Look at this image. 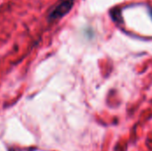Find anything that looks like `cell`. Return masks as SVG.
Listing matches in <instances>:
<instances>
[{"label": "cell", "mask_w": 152, "mask_h": 151, "mask_svg": "<svg viewBox=\"0 0 152 151\" xmlns=\"http://www.w3.org/2000/svg\"><path fill=\"white\" fill-rule=\"evenodd\" d=\"M75 0H59L57 4L49 11L47 19L49 21H54L61 19L69 12L74 5Z\"/></svg>", "instance_id": "6da1fadb"}, {"label": "cell", "mask_w": 152, "mask_h": 151, "mask_svg": "<svg viewBox=\"0 0 152 151\" xmlns=\"http://www.w3.org/2000/svg\"><path fill=\"white\" fill-rule=\"evenodd\" d=\"M151 17H152V9H151Z\"/></svg>", "instance_id": "7a4b0ae2"}]
</instances>
